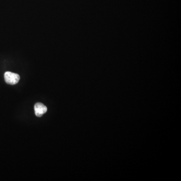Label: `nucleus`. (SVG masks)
I'll return each mask as SVG.
<instances>
[{
    "instance_id": "obj_1",
    "label": "nucleus",
    "mask_w": 181,
    "mask_h": 181,
    "mask_svg": "<svg viewBox=\"0 0 181 181\" xmlns=\"http://www.w3.org/2000/svg\"><path fill=\"white\" fill-rule=\"evenodd\" d=\"M4 78L6 83L9 85H14L18 83L20 77L17 73L7 72L4 74Z\"/></svg>"
},
{
    "instance_id": "obj_2",
    "label": "nucleus",
    "mask_w": 181,
    "mask_h": 181,
    "mask_svg": "<svg viewBox=\"0 0 181 181\" xmlns=\"http://www.w3.org/2000/svg\"><path fill=\"white\" fill-rule=\"evenodd\" d=\"M34 110L36 116L41 117L44 114L47 112L48 109L43 103H37L35 105Z\"/></svg>"
}]
</instances>
